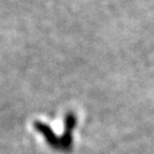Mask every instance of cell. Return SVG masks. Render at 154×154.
Here are the masks:
<instances>
[{
	"label": "cell",
	"instance_id": "cell-1",
	"mask_svg": "<svg viewBox=\"0 0 154 154\" xmlns=\"http://www.w3.org/2000/svg\"><path fill=\"white\" fill-rule=\"evenodd\" d=\"M34 128L39 131L46 140V142L54 148V149H61V141H60V137H57L54 131L51 130V128L42 122H36L34 123Z\"/></svg>",
	"mask_w": 154,
	"mask_h": 154
}]
</instances>
